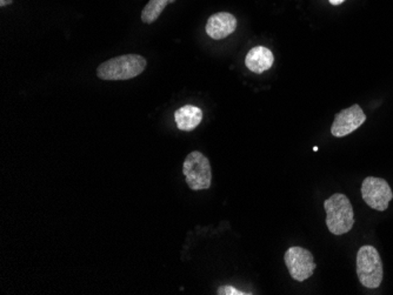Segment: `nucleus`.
<instances>
[{
  "mask_svg": "<svg viewBox=\"0 0 393 295\" xmlns=\"http://www.w3.org/2000/svg\"><path fill=\"white\" fill-rule=\"evenodd\" d=\"M175 0H149L142 12V22L144 24H152L158 20L165 8L168 4L175 3Z\"/></svg>",
  "mask_w": 393,
  "mask_h": 295,
  "instance_id": "obj_11",
  "label": "nucleus"
},
{
  "mask_svg": "<svg viewBox=\"0 0 393 295\" xmlns=\"http://www.w3.org/2000/svg\"><path fill=\"white\" fill-rule=\"evenodd\" d=\"M285 265L292 279L302 282L312 277L317 265L314 263L313 255L309 249L293 246L288 248L284 255Z\"/></svg>",
  "mask_w": 393,
  "mask_h": 295,
  "instance_id": "obj_5",
  "label": "nucleus"
},
{
  "mask_svg": "<svg viewBox=\"0 0 393 295\" xmlns=\"http://www.w3.org/2000/svg\"><path fill=\"white\" fill-rule=\"evenodd\" d=\"M12 1H13V0H0V6H1V8L8 6V5L12 4Z\"/></svg>",
  "mask_w": 393,
  "mask_h": 295,
  "instance_id": "obj_13",
  "label": "nucleus"
},
{
  "mask_svg": "<svg viewBox=\"0 0 393 295\" xmlns=\"http://www.w3.org/2000/svg\"><path fill=\"white\" fill-rule=\"evenodd\" d=\"M186 184L192 191L208 190L211 186L212 170L210 160L199 151H193L182 164Z\"/></svg>",
  "mask_w": 393,
  "mask_h": 295,
  "instance_id": "obj_4",
  "label": "nucleus"
},
{
  "mask_svg": "<svg viewBox=\"0 0 393 295\" xmlns=\"http://www.w3.org/2000/svg\"><path fill=\"white\" fill-rule=\"evenodd\" d=\"M365 121H366V116L364 111L357 104L351 106L349 109H342L335 114V121L331 128L332 135L337 138H342L351 135L361 128Z\"/></svg>",
  "mask_w": 393,
  "mask_h": 295,
  "instance_id": "obj_7",
  "label": "nucleus"
},
{
  "mask_svg": "<svg viewBox=\"0 0 393 295\" xmlns=\"http://www.w3.org/2000/svg\"><path fill=\"white\" fill-rule=\"evenodd\" d=\"M326 226L335 235L349 233L354 225V212L349 198L335 193L324 201Z\"/></svg>",
  "mask_w": 393,
  "mask_h": 295,
  "instance_id": "obj_2",
  "label": "nucleus"
},
{
  "mask_svg": "<svg viewBox=\"0 0 393 295\" xmlns=\"http://www.w3.org/2000/svg\"><path fill=\"white\" fill-rule=\"evenodd\" d=\"M328 1H330V4L337 6V5L342 4L345 0H328Z\"/></svg>",
  "mask_w": 393,
  "mask_h": 295,
  "instance_id": "obj_14",
  "label": "nucleus"
},
{
  "mask_svg": "<svg viewBox=\"0 0 393 295\" xmlns=\"http://www.w3.org/2000/svg\"><path fill=\"white\" fill-rule=\"evenodd\" d=\"M357 275L364 287L375 289L384 277L382 261L378 251L373 246L365 245L357 253Z\"/></svg>",
  "mask_w": 393,
  "mask_h": 295,
  "instance_id": "obj_3",
  "label": "nucleus"
},
{
  "mask_svg": "<svg viewBox=\"0 0 393 295\" xmlns=\"http://www.w3.org/2000/svg\"><path fill=\"white\" fill-rule=\"evenodd\" d=\"M274 62L273 53L264 46H255L248 51L245 58V65L251 72L262 74L271 69Z\"/></svg>",
  "mask_w": 393,
  "mask_h": 295,
  "instance_id": "obj_9",
  "label": "nucleus"
},
{
  "mask_svg": "<svg viewBox=\"0 0 393 295\" xmlns=\"http://www.w3.org/2000/svg\"><path fill=\"white\" fill-rule=\"evenodd\" d=\"M237 29V19L229 12H218L211 15L206 22V33L215 41H222L231 36Z\"/></svg>",
  "mask_w": 393,
  "mask_h": 295,
  "instance_id": "obj_8",
  "label": "nucleus"
},
{
  "mask_svg": "<svg viewBox=\"0 0 393 295\" xmlns=\"http://www.w3.org/2000/svg\"><path fill=\"white\" fill-rule=\"evenodd\" d=\"M175 119L180 131H193L203 121V111L196 106H182L175 111Z\"/></svg>",
  "mask_w": 393,
  "mask_h": 295,
  "instance_id": "obj_10",
  "label": "nucleus"
},
{
  "mask_svg": "<svg viewBox=\"0 0 393 295\" xmlns=\"http://www.w3.org/2000/svg\"><path fill=\"white\" fill-rule=\"evenodd\" d=\"M217 294L218 295H246L252 294L248 291H238L237 288L233 287L231 284H226V286H220L217 289Z\"/></svg>",
  "mask_w": 393,
  "mask_h": 295,
  "instance_id": "obj_12",
  "label": "nucleus"
},
{
  "mask_svg": "<svg viewBox=\"0 0 393 295\" xmlns=\"http://www.w3.org/2000/svg\"><path fill=\"white\" fill-rule=\"evenodd\" d=\"M361 197L370 207L384 212L393 199V192L389 182L384 179L368 177L361 184Z\"/></svg>",
  "mask_w": 393,
  "mask_h": 295,
  "instance_id": "obj_6",
  "label": "nucleus"
},
{
  "mask_svg": "<svg viewBox=\"0 0 393 295\" xmlns=\"http://www.w3.org/2000/svg\"><path fill=\"white\" fill-rule=\"evenodd\" d=\"M147 62L142 55H124L102 62L97 69V77L102 81H128L145 71Z\"/></svg>",
  "mask_w": 393,
  "mask_h": 295,
  "instance_id": "obj_1",
  "label": "nucleus"
}]
</instances>
